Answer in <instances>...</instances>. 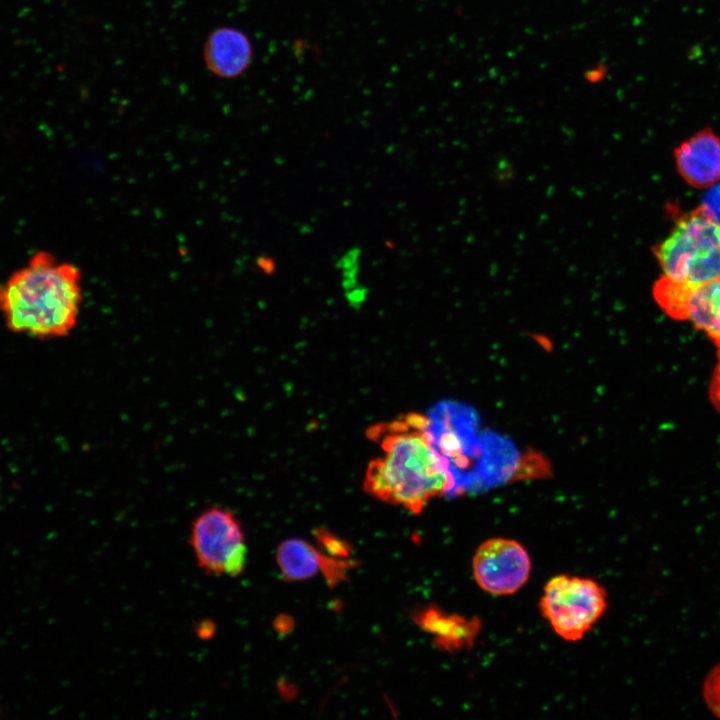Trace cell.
Returning <instances> with one entry per match:
<instances>
[{
	"instance_id": "obj_14",
	"label": "cell",
	"mask_w": 720,
	"mask_h": 720,
	"mask_svg": "<svg viewBox=\"0 0 720 720\" xmlns=\"http://www.w3.org/2000/svg\"><path fill=\"white\" fill-rule=\"evenodd\" d=\"M317 538L319 543L329 552L331 556L346 558L349 555L347 544L325 530H318Z\"/></svg>"
},
{
	"instance_id": "obj_3",
	"label": "cell",
	"mask_w": 720,
	"mask_h": 720,
	"mask_svg": "<svg viewBox=\"0 0 720 720\" xmlns=\"http://www.w3.org/2000/svg\"><path fill=\"white\" fill-rule=\"evenodd\" d=\"M427 416L429 433L448 465L456 496L486 490L520 475L523 457L514 442L484 428L471 406L444 400Z\"/></svg>"
},
{
	"instance_id": "obj_1",
	"label": "cell",
	"mask_w": 720,
	"mask_h": 720,
	"mask_svg": "<svg viewBox=\"0 0 720 720\" xmlns=\"http://www.w3.org/2000/svg\"><path fill=\"white\" fill-rule=\"evenodd\" d=\"M368 436L380 451L364 477L370 495L414 514L436 497L456 496L454 479L429 433L427 415L409 413L373 425Z\"/></svg>"
},
{
	"instance_id": "obj_5",
	"label": "cell",
	"mask_w": 720,
	"mask_h": 720,
	"mask_svg": "<svg viewBox=\"0 0 720 720\" xmlns=\"http://www.w3.org/2000/svg\"><path fill=\"white\" fill-rule=\"evenodd\" d=\"M540 610L554 632L566 641H578L607 608L604 588L594 580L558 575L544 587Z\"/></svg>"
},
{
	"instance_id": "obj_9",
	"label": "cell",
	"mask_w": 720,
	"mask_h": 720,
	"mask_svg": "<svg viewBox=\"0 0 720 720\" xmlns=\"http://www.w3.org/2000/svg\"><path fill=\"white\" fill-rule=\"evenodd\" d=\"M674 156L681 177L689 185L708 188L720 181V138L711 128L682 142Z\"/></svg>"
},
{
	"instance_id": "obj_12",
	"label": "cell",
	"mask_w": 720,
	"mask_h": 720,
	"mask_svg": "<svg viewBox=\"0 0 720 720\" xmlns=\"http://www.w3.org/2000/svg\"><path fill=\"white\" fill-rule=\"evenodd\" d=\"M686 320L720 348V278L691 286Z\"/></svg>"
},
{
	"instance_id": "obj_15",
	"label": "cell",
	"mask_w": 720,
	"mask_h": 720,
	"mask_svg": "<svg viewBox=\"0 0 720 720\" xmlns=\"http://www.w3.org/2000/svg\"><path fill=\"white\" fill-rule=\"evenodd\" d=\"M709 396L713 406L720 413V348H718V361L712 373Z\"/></svg>"
},
{
	"instance_id": "obj_2",
	"label": "cell",
	"mask_w": 720,
	"mask_h": 720,
	"mask_svg": "<svg viewBox=\"0 0 720 720\" xmlns=\"http://www.w3.org/2000/svg\"><path fill=\"white\" fill-rule=\"evenodd\" d=\"M82 301L81 274L45 251L0 284V313L13 332L39 339L68 335Z\"/></svg>"
},
{
	"instance_id": "obj_8",
	"label": "cell",
	"mask_w": 720,
	"mask_h": 720,
	"mask_svg": "<svg viewBox=\"0 0 720 720\" xmlns=\"http://www.w3.org/2000/svg\"><path fill=\"white\" fill-rule=\"evenodd\" d=\"M281 576L287 581H299L323 573L329 584L343 580L353 566L346 558L328 556L301 539L282 542L276 552Z\"/></svg>"
},
{
	"instance_id": "obj_10",
	"label": "cell",
	"mask_w": 720,
	"mask_h": 720,
	"mask_svg": "<svg viewBox=\"0 0 720 720\" xmlns=\"http://www.w3.org/2000/svg\"><path fill=\"white\" fill-rule=\"evenodd\" d=\"M203 58L208 70L217 77L236 78L249 68L253 59V46L244 31L222 26L208 35Z\"/></svg>"
},
{
	"instance_id": "obj_11",
	"label": "cell",
	"mask_w": 720,
	"mask_h": 720,
	"mask_svg": "<svg viewBox=\"0 0 720 720\" xmlns=\"http://www.w3.org/2000/svg\"><path fill=\"white\" fill-rule=\"evenodd\" d=\"M416 623L435 636L438 646L446 650L469 647L479 625L463 617L448 615L436 608H427L415 614Z\"/></svg>"
},
{
	"instance_id": "obj_6",
	"label": "cell",
	"mask_w": 720,
	"mask_h": 720,
	"mask_svg": "<svg viewBox=\"0 0 720 720\" xmlns=\"http://www.w3.org/2000/svg\"><path fill=\"white\" fill-rule=\"evenodd\" d=\"M190 545L198 566L208 575L239 576L245 569L248 548L240 521L219 506L203 510L193 520Z\"/></svg>"
},
{
	"instance_id": "obj_7",
	"label": "cell",
	"mask_w": 720,
	"mask_h": 720,
	"mask_svg": "<svg viewBox=\"0 0 720 720\" xmlns=\"http://www.w3.org/2000/svg\"><path fill=\"white\" fill-rule=\"evenodd\" d=\"M472 571L476 583L485 592L496 596L512 595L527 583L531 559L519 542L492 538L478 547Z\"/></svg>"
},
{
	"instance_id": "obj_13",
	"label": "cell",
	"mask_w": 720,
	"mask_h": 720,
	"mask_svg": "<svg viewBox=\"0 0 720 720\" xmlns=\"http://www.w3.org/2000/svg\"><path fill=\"white\" fill-rule=\"evenodd\" d=\"M691 284L662 275L656 280L652 293L657 305L674 320H686Z\"/></svg>"
},
{
	"instance_id": "obj_4",
	"label": "cell",
	"mask_w": 720,
	"mask_h": 720,
	"mask_svg": "<svg viewBox=\"0 0 720 720\" xmlns=\"http://www.w3.org/2000/svg\"><path fill=\"white\" fill-rule=\"evenodd\" d=\"M663 275L699 285L720 278V222L699 207L682 216L654 248Z\"/></svg>"
}]
</instances>
